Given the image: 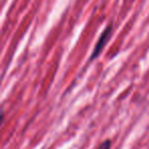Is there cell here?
<instances>
[{
	"label": "cell",
	"mask_w": 149,
	"mask_h": 149,
	"mask_svg": "<svg viewBox=\"0 0 149 149\" xmlns=\"http://www.w3.org/2000/svg\"><path fill=\"white\" fill-rule=\"evenodd\" d=\"M111 31H112V28L111 25L107 26V27L104 29V31L102 32V34L100 35L99 39H98L97 43H96L95 47H94V50L92 52V55L90 57V60H93L94 58H96L100 53H101L102 49L104 48L105 44L107 43V41L109 40L110 36H111Z\"/></svg>",
	"instance_id": "6da1fadb"
},
{
	"label": "cell",
	"mask_w": 149,
	"mask_h": 149,
	"mask_svg": "<svg viewBox=\"0 0 149 149\" xmlns=\"http://www.w3.org/2000/svg\"><path fill=\"white\" fill-rule=\"evenodd\" d=\"M110 146H111V143H110L109 140H106L104 142H102L101 144L99 145L97 149H110Z\"/></svg>",
	"instance_id": "7a4b0ae2"
}]
</instances>
